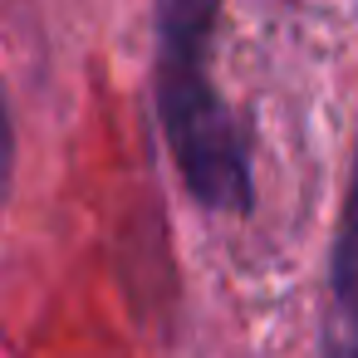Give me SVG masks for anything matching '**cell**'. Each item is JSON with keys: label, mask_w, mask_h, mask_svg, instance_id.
I'll return each mask as SVG.
<instances>
[{"label": "cell", "mask_w": 358, "mask_h": 358, "mask_svg": "<svg viewBox=\"0 0 358 358\" xmlns=\"http://www.w3.org/2000/svg\"><path fill=\"white\" fill-rule=\"evenodd\" d=\"M221 0H152L157 20V123L196 206L245 216L255 201L250 152L231 103L206 74Z\"/></svg>", "instance_id": "obj_1"}, {"label": "cell", "mask_w": 358, "mask_h": 358, "mask_svg": "<svg viewBox=\"0 0 358 358\" xmlns=\"http://www.w3.org/2000/svg\"><path fill=\"white\" fill-rule=\"evenodd\" d=\"M10 172H15V128H10L6 89H0V211H6V196H10Z\"/></svg>", "instance_id": "obj_3"}, {"label": "cell", "mask_w": 358, "mask_h": 358, "mask_svg": "<svg viewBox=\"0 0 358 358\" xmlns=\"http://www.w3.org/2000/svg\"><path fill=\"white\" fill-rule=\"evenodd\" d=\"M324 358H358V148L348 167L343 216L329 260V314H324Z\"/></svg>", "instance_id": "obj_2"}]
</instances>
